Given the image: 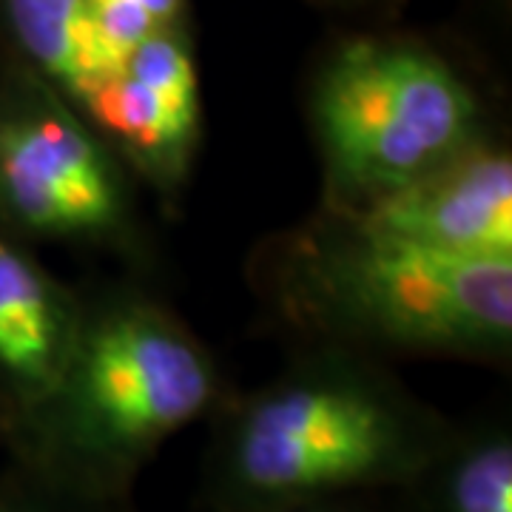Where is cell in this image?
<instances>
[{"label": "cell", "instance_id": "cell-1", "mask_svg": "<svg viewBox=\"0 0 512 512\" xmlns=\"http://www.w3.org/2000/svg\"><path fill=\"white\" fill-rule=\"evenodd\" d=\"M202 464L208 512L396 493L453 421L362 350L322 342L242 396H222Z\"/></svg>", "mask_w": 512, "mask_h": 512}, {"label": "cell", "instance_id": "cell-2", "mask_svg": "<svg viewBox=\"0 0 512 512\" xmlns=\"http://www.w3.org/2000/svg\"><path fill=\"white\" fill-rule=\"evenodd\" d=\"M220 367L197 333L143 293L86 302L55 387L6 447L72 493L126 501L165 441L222 402Z\"/></svg>", "mask_w": 512, "mask_h": 512}, {"label": "cell", "instance_id": "cell-3", "mask_svg": "<svg viewBox=\"0 0 512 512\" xmlns=\"http://www.w3.org/2000/svg\"><path fill=\"white\" fill-rule=\"evenodd\" d=\"M282 293L322 342L370 356L501 362L512 350V259L439 254L336 211L296 239Z\"/></svg>", "mask_w": 512, "mask_h": 512}, {"label": "cell", "instance_id": "cell-4", "mask_svg": "<svg viewBox=\"0 0 512 512\" xmlns=\"http://www.w3.org/2000/svg\"><path fill=\"white\" fill-rule=\"evenodd\" d=\"M311 123L330 211H353L484 140L476 92L410 40L342 43L316 74Z\"/></svg>", "mask_w": 512, "mask_h": 512}, {"label": "cell", "instance_id": "cell-5", "mask_svg": "<svg viewBox=\"0 0 512 512\" xmlns=\"http://www.w3.org/2000/svg\"><path fill=\"white\" fill-rule=\"evenodd\" d=\"M92 120L23 66L0 77V228L26 242L123 248L137 205Z\"/></svg>", "mask_w": 512, "mask_h": 512}, {"label": "cell", "instance_id": "cell-6", "mask_svg": "<svg viewBox=\"0 0 512 512\" xmlns=\"http://www.w3.org/2000/svg\"><path fill=\"white\" fill-rule=\"evenodd\" d=\"M89 120L134 177L165 200L177 197L202 140L200 72L183 26L128 52Z\"/></svg>", "mask_w": 512, "mask_h": 512}, {"label": "cell", "instance_id": "cell-7", "mask_svg": "<svg viewBox=\"0 0 512 512\" xmlns=\"http://www.w3.org/2000/svg\"><path fill=\"white\" fill-rule=\"evenodd\" d=\"M365 228L464 259H512V157L478 140L353 211H336Z\"/></svg>", "mask_w": 512, "mask_h": 512}, {"label": "cell", "instance_id": "cell-8", "mask_svg": "<svg viewBox=\"0 0 512 512\" xmlns=\"http://www.w3.org/2000/svg\"><path fill=\"white\" fill-rule=\"evenodd\" d=\"M86 299L60 282L26 239L0 228V421L3 441L46 399L69 362Z\"/></svg>", "mask_w": 512, "mask_h": 512}, {"label": "cell", "instance_id": "cell-9", "mask_svg": "<svg viewBox=\"0 0 512 512\" xmlns=\"http://www.w3.org/2000/svg\"><path fill=\"white\" fill-rule=\"evenodd\" d=\"M0 26L20 66L46 80L86 117L120 69L86 0H0Z\"/></svg>", "mask_w": 512, "mask_h": 512}, {"label": "cell", "instance_id": "cell-10", "mask_svg": "<svg viewBox=\"0 0 512 512\" xmlns=\"http://www.w3.org/2000/svg\"><path fill=\"white\" fill-rule=\"evenodd\" d=\"M390 495V512H512L510 419L493 413L453 421L439 450Z\"/></svg>", "mask_w": 512, "mask_h": 512}, {"label": "cell", "instance_id": "cell-11", "mask_svg": "<svg viewBox=\"0 0 512 512\" xmlns=\"http://www.w3.org/2000/svg\"><path fill=\"white\" fill-rule=\"evenodd\" d=\"M100 35L117 63L143 40L180 26L185 0H86Z\"/></svg>", "mask_w": 512, "mask_h": 512}, {"label": "cell", "instance_id": "cell-12", "mask_svg": "<svg viewBox=\"0 0 512 512\" xmlns=\"http://www.w3.org/2000/svg\"><path fill=\"white\" fill-rule=\"evenodd\" d=\"M0 512H137L126 501H103L72 493L12 458L0 473Z\"/></svg>", "mask_w": 512, "mask_h": 512}, {"label": "cell", "instance_id": "cell-13", "mask_svg": "<svg viewBox=\"0 0 512 512\" xmlns=\"http://www.w3.org/2000/svg\"><path fill=\"white\" fill-rule=\"evenodd\" d=\"M387 495L390 493L342 495V498H325V501H308V504H288V507H271V510L256 512H390Z\"/></svg>", "mask_w": 512, "mask_h": 512}, {"label": "cell", "instance_id": "cell-14", "mask_svg": "<svg viewBox=\"0 0 512 512\" xmlns=\"http://www.w3.org/2000/svg\"><path fill=\"white\" fill-rule=\"evenodd\" d=\"M0 441H3V421H0Z\"/></svg>", "mask_w": 512, "mask_h": 512}]
</instances>
